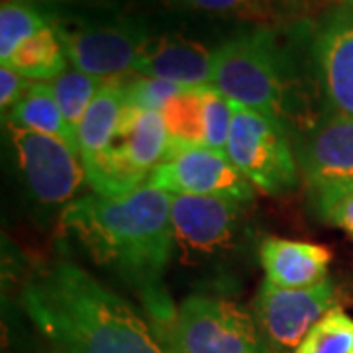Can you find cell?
<instances>
[{"mask_svg":"<svg viewBox=\"0 0 353 353\" xmlns=\"http://www.w3.org/2000/svg\"><path fill=\"white\" fill-rule=\"evenodd\" d=\"M22 304L55 353H167L120 294L73 261L38 267L26 281Z\"/></svg>","mask_w":353,"mask_h":353,"instance_id":"1","label":"cell"},{"mask_svg":"<svg viewBox=\"0 0 353 353\" xmlns=\"http://www.w3.org/2000/svg\"><path fill=\"white\" fill-rule=\"evenodd\" d=\"M59 226L94 263L155 296L175 250L169 192L143 185L122 199L85 194L61 210Z\"/></svg>","mask_w":353,"mask_h":353,"instance_id":"2","label":"cell"},{"mask_svg":"<svg viewBox=\"0 0 353 353\" xmlns=\"http://www.w3.org/2000/svg\"><path fill=\"white\" fill-rule=\"evenodd\" d=\"M290 50V41L281 39L273 26L236 34L214 50L210 87L304 136L324 116L312 110L308 79L301 75Z\"/></svg>","mask_w":353,"mask_h":353,"instance_id":"3","label":"cell"},{"mask_svg":"<svg viewBox=\"0 0 353 353\" xmlns=\"http://www.w3.org/2000/svg\"><path fill=\"white\" fill-rule=\"evenodd\" d=\"M51 12V28L71 67L102 81L132 73L148 41L152 24L134 14Z\"/></svg>","mask_w":353,"mask_h":353,"instance_id":"4","label":"cell"},{"mask_svg":"<svg viewBox=\"0 0 353 353\" xmlns=\"http://www.w3.org/2000/svg\"><path fill=\"white\" fill-rule=\"evenodd\" d=\"M169 138L161 112L126 102L120 126L108 145L83 161L87 185L104 199H122L143 187L167 155Z\"/></svg>","mask_w":353,"mask_h":353,"instance_id":"5","label":"cell"},{"mask_svg":"<svg viewBox=\"0 0 353 353\" xmlns=\"http://www.w3.org/2000/svg\"><path fill=\"white\" fill-rule=\"evenodd\" d=\"M248 202L220 196L171 194V222L179 261L185 267L230 263L245 236Z\"/></svg>","mask_w":353,"mask_h":353,"instance_id":"6","label":"cell"},{"mask_svg":"<svg viewBox=\"0 0 353 353\" xmlns=\"http://www.w3.org/2000/svg\"><path fill=\"white\" fill-rule=\"evenodd\" d=\"M167 353H271L253 314L232 301L192 294L167 322Z\"/></svg>","mask_w":353,"mask_h":353,"instance_id":"7","label":"cell"},{"mask_svg":"<svg viewBox=\"0 0 353 353\" xmlns=\"http://www.w3.org/2000/svg\"><path fill=\"white\" fill-rule=\"evenodd\" d=\"M226 155L252 185L271 196L299 187V161L290 148L289 130L238 102H234Z\"/></svg>","mask_w":353,"mask_h":353,"instance_id":"8","label":"cell"},{"mask_svg":"<svg viewBox=\"0 0 353 353\" xmlns=\"http://www.w3.org/2000/svg\"><path fill=\"white\" fill-rule=\"evenodd\" d=\"M8 130L16 153V165L28 196L39 208H67L83 185L87 173L83 159L67 141L16 126Z\"/></svg>","mask_w":353,"mask_h":353,"instance_id":"9","label":"cell"},{"mask_svg":"<svg viewBox=\"0 0 353 353\" xmlns=\"http://www.w3.org/2000/svg\"><path fill=\"white\" fill-rule=\"evenodd\" d=\"M338 308L334 283L310 289H281L263 279L253 301V320L271 353H294L306 334L330 310Z\"/></svg>","mask_w":353,"mask_h":353,"instance_id":"10","label":"cell"},{"mask_svg":"<svg viewBox=\"0 0 353 353\" xmlns=\"http://www.w3.org/2000/svg\"><path fill=\"white\" fill-rule=\"evenodd\" d=\"M299 167L320 214L353 190V118L324 114L299 143Z\"/></svg>","mask_w":353,"mask_h":353,"instance_id":"11","label":"cell"},{"mask_svg":"<svg viewBox=\"0 0 353 353\" xmlns=\"http://www.w3.org/2000/svg\"><path fill=\"white\" fill-rule=\"evenodd\" d=\"M145 185L169 194L220 196L241 202H252L255 194L252 183L234 167L226 152L212 148H187L167 153Z\"/></svg>","mask_w":353,"mask_h":353,"instance_id":"12","label":"cell"},{"mask_svg":"<svg viewBox=\"0 0 353 353\" xmlns=\"http://www.w3.org/2000/svg\"><path fill=\"white\" fill-rule=\"evenodd\" d=\"M310 59L326 114L353 118V6H336L320 18Z\"/></svg>","mask_w":353,"mask_h":353,"instance_id":"13","label":"cell"},{"mask_svg":"<svg viewBox=\"0 0 353 353\" xmlns=\"http://www.w3.org/2000/svg\"><path fill=\"white\" fill-rule=\"evenodd\" d=\"M214 50L181 34H153L132 73L181 87H208Z\"/></svg>","mask_w":353,"mask_h":353,"instance_id":"14","label":"cell"},{"mask_svg":"<svg viewBox=\"0 0 353 353\" xmlns=\"http://www.w3.org/2000/svg\"><path fill=\"white\" fill-rule=\"evenodd\" d=\"M265 279L281 289H310L328 279L332 253L308 241L265 238L259 243Z\"/></svg>","mask_w":353,"mask_h":353,"instance_id":"15","label":"cell"},{"mask_svg":"<svg viewBox=\"0 0 353 353\" xmlns=\"http://www.w3.org/2000/svg\"><path fill=\"white\" fill-rule=\"evenodd\" d=\"M126 108V90L120 77L104 81L77 132L79 155L83 161L101 153L120 126Z\"/></svg>","mask_w":353,"mask_h":353,"instance_id":"16","label":"cell"},{"mask_svg":"<svg viewBox=\"0 0 353 353\" xmlns=\"http://www.w3.org/2000/svg\"><path fill=\"white\" fill-rule=\"evenodd\" d=\"M2 124L61 138L79 152L75 134L69 130L67 122H65L61 108L55 101L51 83L32 81L20 102L8 112V116L2 118Z\"/></svg>","mask_w":353,"mask_h":353,"instance_id":"17","label":"cell"},{"mask_svg":"<svg viewBox=\"0 0 353 353\" xmlns=\"http://www.w3.org/2000/svg\"><path fill=\"white\" fill-rule=\"evenodd\" d=\"M204 90L206 87L185 88L165 104L161 116L169 138L167 153L187 148H206Z\"/></svg>","mask_w":353,"mask_h":353,"instance_id":"18","label":"cell"},{"mask_svg":"<svg viewBox=\"0 0 353 353\" xmlns=\"http://www.w3.org/2000/svg\"><path fill=\"white\" fill-rule=\"evenodd\" d=\"M67 65H69V59L65 55L63 46L57 38L55 30L50 26L38 32L36 36L26 39L2 63V67L12 69L18 75L26 77L28 81L48 83L67 71L69 69Z\"/></svg>","mask_w":353,"mask_h":353,"instance_id":"19","label":"cell"},{"mask_svg":"<svg viewBox=\"0 0 353 353\" xmlns=\"http://www.w3.org/2000/svg\"><path fill=\"white\" fill-rule=\"evenodd\" d=\"M51 26V12L26 0L0 4V61L4 63L26 39Z\"/></svg>","mask_w":353,"mask_h":353,"instance_id":"20","label":"cell"},{"mask_svg":"<svg viewBox=\"0 0 353 353\" xmlns=\"http://www.w3.org/2000/svg\"><path fill=\"white\" fill-rule=\"evenodd\" d=\"M163 4L183 12L253 22L255 26L273 24L281 18L273 0H163Z\"/></svg>","mask_w":353,"mask_h":353,"instance_id":"21","label":"cell"},{"mask_svg":"<svg viewBox=\"0 0 353 353\" xmlns=\"http://www.w3.org/2000/svg\"><path fill=\"white\" fill-rule=\"evenodd\" d=\"M102 85H104L102 79L87 75L75 67H69L57 79L51 81L55 101L59 104L65 122H67L69 130L75 134V138L90 102L94 101V97L101 90Z\"/></svg>","mask_w":353,"mask_h":353,"instance_id":"22","label":"cell"},{"mask_svg":"<svg viewBox=\"0 0 353 353\" xmlns=\"http://www.w3.org/2000/svg\"><path fill=\"white\" fill-rule=\"evenodd\" d=\"M294 353H353V318L340 306L306 334Z\"/></svg>","mask_w":353,"mask_h":353,"instance_id":"23","label":"cell"},{"mask_svg":"<svg viewBox=\"0 0 353 353\" xmlns=\"http://www.w3.org/2000/svg\"><path fill=\"white\" fill-rule=\"evenodd\" d=\"M124 90H126V102L132 106H138L152 112H163L165 104L171 101L175 94L189 87H181L169 81L150 79L138 73H126L120 77Z\"/></svg>","mask_w":353,"mask_h":353,"instance_id":"24","label":"cell"},{"mask_svg":"<svg viewBox=\"0 0 353 353\" xmlns=\"http://www.w3.org/2000/svg\"><path fill=\"white\" fill-rule=\"evenodd\" d=\"M204 120H206V148L226 152L228 136L234 120V102L214 87L204 90Z\"/></svg>","mask_w":353,"mask_h":353,"instance_id":"25","label":"cell"},{"mask_svg":"<svg viewBox=\"0 0 353 353\" xmlns=\"http://www.w3.org/2000/svg\"><path fill=\"white\" fill-rule=\"evenodd\" d=\"M55 12H118L124 0H26Z\"/></svg>","mask_w":353,"mask_h":353,"instance_id":"26","label":"cell"},{"mask_svg":"<svg viewBox=\"0 0 353 353\" xmlns=\"http://www.w3.org/2000/svg\"><path fill=\"white\" fill-rule=\"evenodd\" d=\"M30 83L32 81L18 75L16 71L8 69V67L0 69V110H2V118L8 116V112L20 102V99L24 97L26 88L30 87Z\"/></svg>","mask_w":353,"mask_h":353,"instance_id":"27","label":"cell"},{"mask_svg":"<svg viewBox=\"0 0 353 353\" xmlns=\"http://www.w3.org/2000/svg\"><path fill=\"white\" fill-rule=\"evenodd\" d=\"M320 216L328 224L340 228L350 238H353V190L338 199L326 212H322Z\"/></svg>","mask_w":353,"mask_h":353,"instance_id":"28","label":"cell"},{"mask_svg":"<svg viewBox=\"0 0 353 353\" xmlns=\"http://www.w3.org/2000/svg\"><path fill=\"white\" fill-rule=\"evenodd\" d=\"M322 2H328V0H273L281 16H299V18L308 16Z\"/></svg>","mask_w":353,"mask_h":353,"instance_id":"29","label":"cell"},{"mask_svg":"<svg viewBox=\"0 0 353 353\" xmlns=\"http://www.w3.org/2000/svg\"><path fill=\"white\" fill-rule=\"evenodd\" d=\"M330 2H338L340 6H353V0H330Z\"/></svg>","mask_w":353,"mask_h":353,"instance_id":"30","label":"cell"}]
</instances>
